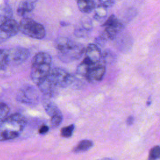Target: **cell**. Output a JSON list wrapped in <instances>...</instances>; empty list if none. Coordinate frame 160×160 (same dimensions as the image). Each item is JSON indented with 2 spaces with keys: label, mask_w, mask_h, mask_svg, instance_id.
Instances as JSON below:
<instances>
[{
  "label": "cell",
  "mask_w": 160,
  "mask_h": 160,
  "mask_svg": "<svg viewBox=\"0 0 160 160\" xmlns=\"http://www.w3.org/2000/svg\"><path fill=\"white\" fill-rule=\"evenodd\" d=\"M27 124L26 118L20 113L8 115L0 122V141L18 138Z\"/></svg>",
  "instance_id": "1"
},
{
  "label": "cell",
  "mask_w": 160,
  "mask_h": 160,
  "mask_svg": "<svg viewBox=\"0 0 160 160\" xmlns=\"http://www.w3.org/2000/svg\"><path fill=\"white\" fill-rule=\"evenodd\" d=\"M51 62V55L46 52H39L33 57L30 76L36 85L49 74Z\"/></svg>",
  "instance_id": "2"
},
{
  "label": "cell",
  "mask_w": 160,
  "mask_h": 160,
  "mask_svg": "<svg viewBox=\"0 0 160 160\" xmlns=\"http://www.w3.org/2000/svg\"><path fill=\"white\" fill-rule=\"evenodd\" d=\"M19 31L24 34L37 39H43L46 36L44 26L29 18H22L19 24Z\"/></svg>",
  "instance_id": "3"
},
{
  "label": "cell",
  "mask_w": 160,
  "mask_h": 160,
  "mask_svg": "<svg viewBox=\"0 0 160 160\" xmlns=\"http://www.w3.org/2000/svg\"><path fill=\"white\" fill-rule=\"evenodd\" d=\"M47 78L58 88H67L71 85L75 80L74 76L59 68L51 69Z\"/></svg>",
  "instance_id": "4"
},
{
  "label": "cell",
  "mask_w": 160,
  "mask_h": 160,
  "mask_svg": "<svg viewBox=\"0 0 160 160\" xmlns=\"http://www.w3.org/2000/svg\"><path fill=\"white\" fill-rule=\"evenodd\" d=\"M102 26L104 27V31L101 37L106 40L114 39L116 36L123 29L124 26L115 15H111L103 23Z\"/></svg>",
  "instance_id": "5"
},
{
  "label": "cell",
  "mask_w": 160,
  "mask_h": 160,
  "mask_svg": "<svg viewBox=\"0 0 160 160\" xmlns=\"http://www.w3.org/2000/svg\"><path fill=\"white\" fill-rule=\"evenodd\" d=\"M8 65L18 66L24 62L30 55L29 51L23 47L16 46L6 51Z\"/></svg>",
  "instance_id": "6"
},
{
  "label": "cell",
  "mask_w": 160,
  "mask_h": 160,
  "mask_svg": "<svg viewBox=\"0 0 160 160\" xmlns=\"http://www.w3.org/2000/svg\"><path fill=\"white\" fill-rule=\"evenodd\" d=\"M85 47L82 44L75 43L72 46L62 51H58V58L64 62H71L80 59L84 54Z\"/></svg>",
  "instance_id": "7"
},
{
  "label": "cell",
  "mask_w": 160,
  "mask_h": 160,
  "mask_svg": "<svg viewBox=\"0 0 160 160\" xmlns=\"http://www.w3.org/2000/svg\"><path fill=\"white\" fill-rule=\"evenodd\" d=\"M106 72L105 64L101 60L88 66L85 79L90 83H96L101 81Z\"/></svg>",
  "instance_id": "8"
},
{
  "label": "cell",
  "mask_w": 160,
  "mask_h": 160,
  "mask_svg": "<svg viewBox=\"0 0 160 160\" xmlns=\"http://www.w3.org/2000/svg\"><path fill=\"white\" fill-rule=\"evenodd\" d=\"M16 98L21 103L35 104L38 102L39 94L33 86L25 85L19 90Z\"/></svg>",
  "instance_id": "9"
},
{
  "label": "cell",
  "mask_w": 160,
  "mask_h": 160,
  "mask_svg": "<svg viewBox=\"0 0 160 160\" xmlns=\"http://www.w3.org/2000/svg\"><path fill=\"white\" fill-rule=\"evenodd\" d=\"M19 31L18 22L11 18L0 26V43L4 42L16 35Z\"/></svg>",
  "instance_id": "10"
},
{
  "label": "cell",
  "mask_w": 160,
  "mask_h": 160,
  "mask_svg": "<svg viewBox=\"0 0 160 160\" xmlns=\"http://www.w3.org/2000/svg\"><path fill=\"white\" fill-rule=\"evenodd\" d=\"M84 54L85 58L83 60L89 64L98 62L101 60L102 53L98 46L95 44H88L85 48Z\"/></svg>",
  "instance_id": "11"
},
{
  "label": "cell",
  "mask_w": 160,
  "mask_h": 160,
  "mask_svg": "<svg viewBox=\"0 0 160 160\" xmlns=\"http://www.w3.org/2000/svg\"><path fill=\"white\" fill-rule=\"evenodd\" d=\"M40 91L44 96L51 98L54 96L58 88L55 86L47 78V76L37 84Z\"/></svg>",
  "instance_id": "12"
},
{
  "label": "cell",
  "mask_w": 160,
  "mask_h": 160,
  "mask_svg": "<svg viewBox=\"0 0 160 160\" xmlns=\"http://www.w3.org/2000/svg\"><path fill=\"white\" fill-rule=\"evenodd\" d=\"M36 0H23L22 1L18 8L17 13L20 16H24L27 13H29L34 9Z\"/></svg>",
  "instance_id": "13"
},
{
  "label": "cell",
  "mask_w": 160,
  "mask_h": 160,
  "mask_svg": "<svg viewBox=\"0 0 160 160\" xmlns=\"http://www.w3.org/2000/svg\"><path fill=\"white\" fill-rule=\"evenodd\" d=\"M12 11L7 2H3L0 5V26L7 20L12 18Z\"/></svg>",
  "instance_id": "14"
},
{
  "label": "cell",
  "mask_w": 160,
  "mask_h": 160,
  "mask_svg": "<svg viewBox=\"0 0 160 160\" xmlns=\"http://www.w3.org/2000/svg\"><path fill=\"white\" fill-rule=\"evenodd\" d=\"M74 42L71 39L66 37H59L55 40L54 47L58 49V51H62L66 49H68L74 44Z\"/></svg>",
  "instance_id": "15"
},
{
  "label": "cell",
  "mask_w": 160,
  "mask_h": 160,
  "mask_svg": "<svg viewBox=\"0 0 160 160\" xmlns=\"http://www.w3.org/2000/svg\"><path fill=\"white\" fill-rule=\"evenodd\" d=\"M77 6L80 11L83 13H89L93 11L96 7L93 0H76Z\"/></svg>",
  "instance_id": "16"
},
{
  "label": "cell",
  "mask_w": 160,
  "mask_h": 160,
  "mask_svg": "<svg viewBox=\"0 0 160 160\" xmlns=\"http://www.w3.org/2000/svg\"><path fill=\"white\" fill-rule=\"evenodd\" d=\"M46 97L47 98L44 99L42 101L43 107L44 108L46 112L49 116H52V115L61 112L60 109L58 108V107L56 106V104L52 101L49 100L50 98L48 97V96H46Z\"/></svg>",
  "instance_id": "17"
},
{
  "label": "cell",
  "mask_w": 160,
  "mask_h": 160,
  "mask_svg": "<svg viewBox=\"0 0 160 160\" xmlns=\"http://www.w3.org/2000/svg\"><path fill=\"white\" fill-rule=\"evenodd\" d=\"M93 146V142L91 140L84 139L80 141L77 146L73 149L74 152H82L88 151Z\"/></svg>",
  "instance_id": "18"
},
{
  "label": "cell",
  "mask_w": 160,
  "mask_h": 160,
  "mask_svg": "<svg viewBox=\"0 0 160 160\" xmlns=\"http://www.w3.org/2000/svg\"><path fill=\"white\" fill-rule=\"evenodd\" d=\"M94 18L97 21H101L104 19L107 14L106 8L102 5H99L94 8Z\"/></svg>",
  "instance_id": "19"
},
{
  "label": "cell",
  "mask_w": 160,
  "mask_h": 160,
  "mask_svg": "<svg viewBox=\"0 0 160 160\" xmlns=\"http://www.w3.org/2000/svg\"><path fill=\"white\" fill-rule=\"evenodd\" d=\"M51 125L52 128H58L61 123L62 120V115L61 112H58L51 116Z\"/></svg>",
  "instance_id": "20"
},
{
  "label": "cell",
  "mask_w": 160,
  "mask_h": 160,
  "mask_svg": "<svg viewBox=\"0 0 160 160\" xmlns=\"http://www.w3.org/2000/svg\"><path fill=\"white\" fill-rule=\"evenodd\" d=\"M75 129V126L74 124H71L68 126L64 127L61 130V136L63 138H69L73 134Z\"/></svg>",
  "instance_id": "21"
},
{
  "label": "cell",
  "mask_w": 160,
  "mask_h": 160,
  "mask_svg": "<svg viewBox=\"0 0 160 160\" xmlns=\"http://www.w3.org/2000/svg\"><path fill=\"white\" fill-rule=\"evenodd\" d=\"M10 109L4 102L0 101V122L9 114Z\"/></svg>",
  "instance_id": "22"
},
{
  "label": "cell",
  "mask_w": 160,
  "mask_h": 160,
  "mask_svg": "<svg viewBox=\"0 0 160 160\" xmlns=\"http://www.w3.org/2000/svg\"><path fill=\"white\" fill-rule=\"evenodd\" d=\"M8 66L6 51L0 49V70H3Z\"/></svg>",
  "instance_id": "23"
},
{
  "label": "cell",
  "mask_w": 160,
  "mask_h": 160,
  "mask_svg": "<svg viewBox=\"0 0 160 160\" xmlns=\"http://www.w3.org/2000/svg\"><path fill=\"white\" fill-rule=\"evenodd\" d=\"M160 157V148L159 146H156L152 148L149 152V159L151 160L158 159Z\"/></svg>",
  "instance_id": "24"
},
{
  "label": "cell",
  "mask_w": 160,
  "mask_h": 160,
  "mask_svg": "<svg viewBox=\"0 0 160 160\" xmlns=\"http://www.w3.org/2000/svg\"><path fill=\"white\" fill-rule=\"evenodd\" d=\"M114 59V54L109 51H106L102 53L101 61L105 63H109Z\"/></svg>",
  "instance_id": "25"
},
{
  "label": "cell",
  "mask_w": 160,
  "mask_h": 160,
  "mask_svg": "<svg viewBox=\"0 0 160 160\" xmlns=\"http://www.w3.org/2000/svg\"><path fill=\"white\" fill-rule=\"evenodd\" d=\"M89 31L86 29L85 28H79L77 29L74 31V34L78 38H82V37H85L86 35L88 34V32Z\"/></svg>",
  "instance_id": "26"
},
{
  "label": "cell",
  "mask_w": 160,
  "mask_h": 160,
  "mask_svg": "<svg viewBox=\"0 0 160 160\" xmlns=\"http://www.w3.org/2000/svg\"><path fill=\"white\" fill-rule=\"evenodd\" d=\"M99 1L101 5L106 8L111 7L114 3V0H99Z\"/></svg>",
  "instance_id": "27"
},
{
  "label": "cell",
  "mask_w": 160,
  "mask_h": 160,
  "mask_svg": "<svg viewBox=\"0 0 160 160\" xmlns=\"http://www.w3.org/2000/svg\"><path fill=\"white\" fill-rule=\"evenodd\" d=\"M49 129V126H46V125H42V126H41L40 128L39 129L38 132H39V133L41 134H44L46 133L47 132H48Z\"/></svg>",
  "instance_id": "28"
},
{
  "label": "cell",
  "mask_w": 160,
  "mask_h": 160,
  "mask_svg": "<svg viewBox=\"0 0 160 160\" xmlns=\"http://www.w3.org/2000/svg\"><path fill=\"white\" fill-rule=\"evenodd\" d=\"M134 121V118L132 116H130L128 118V119L126 120V123L128 126H131L133 124Z\"/></svg>",
  "instance_id": "29"
},
{
  "label": "cell",
  "mask_w": 160,
  "mask_h": 160,
  "mask_svg": "<svg viewBox=\"0 0 160 160\" xmlns=\"http://www.w3.org/2000/svg\"><path fill=\"white\" fill-rule=\"evenodd\" d=\"M151 96H149V98H148V101L146 102L147 106H149L151 104Z\"/></svg>",
  "instance_id": "30"
}]
</instances>
